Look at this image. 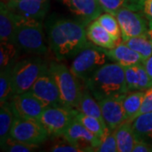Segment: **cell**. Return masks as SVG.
I'll return each mask as SVG.
<instances>
[{"instance_id": "obj_38", "label": "cell", "mask_w": 152, "mask_h": 152, "mask_svg": "<svg viewBox=\"0 0 152 152\" xmlns=\"http://www.w3.org/2000/svg\"><path fill=\"white\" fill-rule=\"evenodd\" d=\"M149 36H150V37H151V40L152 42V31H149Z\"/></svg>"}, {"instance_id": "obj_25", "label": "cell", "mask_w": 152, "mask_h": 152, "mask_svg": "<svg viewBox=\"0 0 152 152\" xmlns=\"http://www.w3.org/2000/svg\"><path fill=\"white\" fill-rule=\"evenodd\" d=\"M15 113L11 108L10 102L1 105L0 109V141L1 145L10 137Z\"/></svg>"}, {"instance_id": "obj_1", "label": "cell", "mask_w": 152, "mask_h": 152, "mask_svg": "<svg viewBox=\"0 0 152 152\" xmlns=\"http://www.w3.org/2000/svg\"><path fill=\"white\" fill-rule=\"evenodd\" d=\"M86 25L80 20L59 19L48 27L50 48L56 58L64 60L75 57L91 46L87 37Z\"/></svg>"}, {"instance_id": "obj_7", "label": "cell", "mask_w": 152, "mask_h": 152, "mask_svg": "<svg viewBox=\"0 0 152 152\" xmlns=\"http://www.w3.org/2000/svg\"><path fill=\"white\" fill-rule=\"evenodd\" d=\"M48 132L39 120L15 116L10 130L11 138L39 146L48 140Z\"/></svg>"}, {"instance_id": "obj_19", "label": "cell", "mask_w": 152, "mask_h": 152, "mask_svg": "<svg viewBox=\"0 0 152 152\" xmlns=\"http://www.w3.org/2000/svg\"><path fill=\"white\" fill-rule=\"evenodd\" d=\"M86 34L91 42L102 48L112 49L118 44L96 20L89 24Z\"/></svg>"}, {"instance_id": "obj_37", "label": "cell", "mask_w": 152, "mask_h": 152, "mask_svg": "<svg viewBox=\"0 0 152 152\" xmlns=\"http://www.w3.org/2000/svg\"><path fill=\"white\" fill-rule=\"evenodd\" d=\"M143 64L146 69L148 75L150 77V80H151V82L152 84V55L150 58H148L147 59L143 61Z\"/></svg>"}, {"instance_id": "obj_28", "label": "cell", "mask_w": 152, "mask_h": 152, "mask_svg": "<svg viewBox=\"0 0 152 152\" xmlns=\"http://www.w3.org/2000/svg\"><path fill=\"white\" fill-rule=\"evenodd\" d=\"M18 47L13 42L0 43V68L1 70L10 69L14 65L16 59Z\"/></svg>"}, {"instance_id": "obj_24", "label": "cell", "mask_w": 152, "mask_h": 152, "mask_svg": "<svg viewBox=\"0 0 152 152\" xmlns=\"http://www.w3.org/2000/svg\"><path fill=\"white\" fill-rule=\"evenodd\" d=\"M145 91H129L125 95L124 99V107L127 119L133 121L135 118L136 114L141 107Z\"/></svg>"}, {"instance_id": "obj_9", "label": "cell", "mask_w": 152, "mask_h": 152, "mask_svg": "<svg viewBox=\"0 0 152 152\" xmlns=\"http://www.w3.org/2000/svg\"><path fill=\"white\" fill-rule=\"evenodd\" d=\"M10 104L15 116L37 120L40 119L44 110L50 107L31 91L14 95Z\"/></svg>"}, {"instance_id": "obj_30", "label": "cell", "mask_w": 152, "mask_h": 152, "mask_svg": "<svg viewBox=\"0 0 152 152\" xmlns=\"http://www.w3.org/2000/svg\"><path fill=\"white\" fill-rule=\"evenodd\" d=\"M10 69L1 70L0 75V102L1 105L10 101L13 96L12 85H11Z\"/></svg>"}, {"instance_id": "obj_29", "label": "cell", "mask_w": 152, "mask_h": 152, "mask_svg": "<svg viewBox=\"0 0 152 152\" xmlns=\"http://www.w3.org/2000/svg\"><path fill=\"white\" fill-rule=\"evenodd\" d=\"M96 20L118 43L120 37H121V30H120L119 24H118V21L117 20V17L113 15H112V14H110V13L106 12L105 14H102Z\"/></svg>"}, {"instance_id": "obj_17", "label": "cell", "mask_w": 152, "mask_h": 152, "mask_svg": "<svg viewBox=\"0 0 152 152\" xmlns=\"http://www.w3.org/2000/svg\"><path fill=\"white\" fill-rule=\"evenodd\" d=\"M104 51L110 58V59L114 60L123 67L137 64L143 63L144 61L140 55L124 42L118 44L112 49L104 48Z\"/></svg>"}, {"instance_id": "obj_2", "label": "cell", "mask_w": 152, "mask_h": 152, "mask_svg": "<svg viewBox=\"0 0 152 152\" xmlns=\"http://www.w3.org/2000/svg\"><path fill=\"white\" fill-rule=\"evenodd\" d=\"M85 85L97 101L129 92L124 69L118 63H107L100 67Z\"/></svg>"}, {"instance_id": "obj_12", "label": "cell", "mask_w": 152, "mask_h": 152, "mask_svg": "<svg viewBox=\"0 0 152 152\" xmlns=\"http://www.w3.org/2000/svg\"><path fill=\"white\" fill-rule=\"evenodd\" d=\"M66 141L84 150V151H96L102 140L93 134L79 121L75 118L63 134Z\"/></svg>"}, {"instance_id": "obj_36", "label": "cell", "mask_w": 152, "mask_h": 152, "mask_svg": "<svg viewBox=\"0 0 152 152\" xmlns=\"http://www.w3.org/2000/svg\"><path fill=\"white\" fill-rule=\"evenodd\" d=\"M132 152H152V143L137 140Z\"/></svg>"}, {"instance_id": "obj_33", "label": "cell", "mask_w": 152, "mask_h": 152, "mask_svg": "<svg viewBox=\"0 0 152 152\" xmlns=\"http://www.w3.org/2000/svg\"><path fill=\"white\" fill-rule=\"evenodd\" d=\"M151 112H152V86L145 91V96H144L141 107L139 110L138 113L136 114V117Z\"/></svg>"}, {"instance_id": "obj_15", "label": "cell", "mask_w": 152, "mask_h": 152, "mask_svg": "<svg viewBox=\"0 0 152 152\" xmlns=\"http://www.w3.org/2000/svg\"><path fill=\"white\" fill-rule=\"evenodd\" d=\"M8 8L17 15L42 20L49 9V0H9Z\"/></svg>"}, {"instance_id": "obj_35", "label": "cell", "mask_w": 152, "mask_h": 152, "mask_svg": "<svg viewBox=\"0 0 152 152\" xmlns=\"http://www.w3.org/2000/svg\"><path fill=\"white\" fill-rule=\"evenodd\" d=\"M142 11L146 18L149 30L152 31V0H142Z\"/></svg>"}, {"instance_id": "obj_6", "label": "cell", "mask_w": 152, "mask_h": 152, "mask_svg": "<svg viewBox=\"0 0 152 152\" xmlns=\"http://www.w3.org/2000/svg\"><path fill=\"white\" fill-rule=\"evenodd\" d=\"M110 59L102 48L90 46L83 49L75 57L70 69L72 73L82 81H86L95 71L104 65Z\"/></svg>"}, {"instance_id": "obj_39", "label": "cell", "mask_w": 152, "mask_h": 152, "mask_svg": "<svg viewBox=\"0 0 152 152\" xmlns=\"http://www.w3.org/2000/svg\"><path fill=\"white\" fill-rule=\"evenodd\" d=\"M9 0H4V2H8Z\"/></svg>"}, {"instance_id": "obj_8", "label": "cell", "mask_w": 152, "mask_h": 152, "mask_svg": "<svg viewBox=\"0 0 152 152\" xmlns=\"http://www.w3.org/2000/svg\"><path fill=\"white\" fill-rule=\"evenodd\" d=\"M78 110L65 107H48L45 109L39 121L48 130L49 135L63 136L67 128L75 118Z\"/></svg>"}, {"instance_id": "obj_14", "label": "cell", "mask_w": 152, "mask_h": 152, "mask_svg": "<svg viewBox=\"0 0 152 152\" xmlns=\"http://www.w3.org/2000/svg\"><path fill=\"white\" fill-rule=\"evenodd\" d=\"M63 3L86 26L96 20L104 11L99 0H63Z\"/></svg>"}, {"instance_id": "obj_31", "label": "cell", "mask_w": 152, "mask_h": 152, "mask_svg": "<svg viewBox=\"0 0 152 152\" xmlns=\"http://www.w3.org/2000/svg\"><path fill=\"white\" fill-rule=\"evenodd\" d=\"M37 145H29L24 142L16 140L13 138L10 137L2 145L1 149L4 151L10 152H30L33 151L35 149H37Z\"/></svg>"}, {"instance_id": "obj_5", "label": "cell", "mask_w": 152, "mask_h": 152, "mask_svg": "<svg viewBox=\"0 0 152 152\" xmlns=\"http://www.w3.org/2000/svg\"><path fill=\"white\" fill-rule=\"evenodd\" d=\"M50 70L54 77L59 90L64 107L76 109L84 88L79 80L67 66L53 62L49 64Z\"/></svg>"}, {"instance_id": "obj_27", "label": "cell", "mask_w": 152, "mask_h": 152, "mask_svg": "<svg viewBox=\"0 0 152 152\" xmlns=\"http://www.w3.org/2000/svg\"><path fill=\"white\" fill-rule=\"evenodd\" d=\"M104 12L116 15L122 9H130L133 10H142V0H99Z\"/></svg>"}, {"instance_id": "obj_3", "label": "cell", "mask_w": 152, "mask_h": 152, "mask_svg": "<svg viewBox=\"0 0 152 152\" xmlns=\"http://www.w3.org/2000/svg\"><path fill=\"white\" fill-rule=\"evenodd\" d=\"M15 43L19 48L30 53H45L48 48L41 20L15 14Z\"/></svg>"}, {"instance_id": "obj_11", "label": "cell", "mask_w": 152, "mask_h": 152, "mask_svg": "<svg viewBox=\"0 0 152 152\" xmlns=\"http://www.w3.org/2000/svg\"><path fill=\"white\" fill-rule=\"evenodd\" d=\"M30 91L50 107H64L58 87L49 65L44 69Z\"/></svg>"}, {"instance_id": "obj_23", "label": "cell", "mask_w": 152, "mask_h": 152, "mask_svg": "<svg viewBox=\"0 0 152 152\" xmlns=\"http://www.w3.org/2000/svg\"><path fill=\"white\" fill-rule=\"evenodd\" d=\"M75 118L77 121H79L82 125H84L88 130L92 133L93 134H95L101 140H102L104 137L111 131L108 129V127L107 126L106 123L101 121L96 118L82 113L79 111H77Z\"/></svg>"}, {"instance_id": "obj_26", "label": "cell", "mask_w": 152, "mask_h": 152, "mask_svg": "<svg viewBox=\"0 0 152 152\" xmlns=\"http://www.w3.org/2000/svg\"><path fill=\"white\" fill-rule=\"evenodd\" d=\"M122 42L138 53L144 60L147 59L152 55V42L149 33L146 35L131 37L125 41H122Z\"/></svg>"}, {"instance_id": "obj_10", "label": "cell", "mask_w": 152, "mask_h": 152, "mask_svg": "<svg viewBox=\"0 0 152 152\" xmlns=\"http://www.w3.org/2000/svg\"><path fill=\"white\" fill-rule=\"evenodd\" d=\"M115 16L119 24L122 41L149 33L146 20L139 11L124 8L118 11Z\"/></svg>"}, {"instance_id": "obj_21", "label": "cell", "mask_w": 152, "mask_h": 152, "mask_svg": "<svg viewBox=\"0 0 152 152\" xmlns=\"http://www.w3.org/2000/svg\"><path fill=\"white\" fill-rule=\"evenodd\" d=\"M132 129L136 140L152 143V112L136 117L132 121Z\"/></svg>"}, {"instance_id": "obj_4", "label": "cell", "mask_w": 152, "mask_h": 152, "mask_svg": "<svg viewBox=\"0 0 152 152\" xmlns=\"http://www.w3.org/2000/svg\"><path fill=\"white\" fill-rule=\"evenodd\" d=\"M47 66L48 64L37 57L15 62L10 69L13 96L30 91Z\"/></svg>"}, {"instance_id": "obj_13", "label": "cell", "mask_w": 152, "mask_h": 152, "mask_svg": "<svg viewBox=\"0 0 152 152\" xmlns=\"http://www.w3.org/2000/svg\"><path fill=\"white\" fill-rule=\"evenodd\" d=\"M125 95L106 97L98 101L104 121L110 130H115L119 125L128 121L124 107Z\"/></svg>"}, {"instance_id": "obj_22", "label": "cell", "mask_w": 152, "mask_h": 152, "mask_svg": "<svg viewBox=\"0 0 152 152\" xmlns=\"http://www.w3.org/2000/svg\"><path fill=\"white\" fill-rule=\"evenodd\" d=\"M76 110L86 115L96 118L105 123L100 104L86 87L82 91L81 96Z\"/></svg>"}, {"instance_id": "obj_20", "label": "cell", "mask_w": 152, "mask_h": 152, "mask_svg": "<svg viewBox=\"0 0 152 152\" xmlns=\"http://www.w3.org/2000/svg\"><path fill=\"white\" fill-rule=\"evenodd\" d=\"M118 151L132 152L136 143V138L132 129V121H125L115 130Z\"/></svg>"}, {"instance_id": "obj_34", "label": "cell", "mask_w": 152, "mask_h": 152, "mask_svg": "<svg viewBox=\"0 0 152 152\" xmlns=\"http://www.w3.org/2000/svg\"><path fill=\"white\" fill-rule=\"evenodd\" d=\"M68 142V141H67ZM50 151L53 152H84V150L79 146L68 142V144H58L55 145L50 149Z\"/></svg>"}, {"instance_id": "obj_18", "label": "cell", "mask_w": 152, "mask_h": 152, "mask_svg": "<svg viewBox=\"0 0 152 152\" xmlns=\"http://www.w3.org/2000/svg\"><path fill=\"white\" fill-rule=\"evenodd\" d=\"M15 14L11 11L5 2L0 4V41L15 43Z\"/></svg>"}, {"instance_id": "obj_32", "label": "cell", "mask_w": 152, "mask_h": 152, "mask_svg": "<svg viewBox=\"0 0 152 152\" xmlns=\"http://www.w3.org/2000/svg\"><path fill=\"white\" fill-rule=\"evenodd\" d=\"M98 152H118L117 140L114 130H111L102 140L101 145L96 149Z\"/></svg>"}, {"instance_id": "obj_16", "label": "cell", "mask_w": 152, "mask_h": 152, "mask_svg": "<svg viewBox=\"0 0 152 152\" xmlns=\"http://www.w3.org/2000/svg\"><path fill=\"white\" fill-rule=\"evenodd\" d=\"M129 91H145L152 86L150 77L143 63L124 67Z\"/></svg>"}]
</instances>
